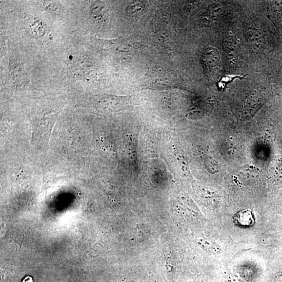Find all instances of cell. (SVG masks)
<instances>
[{
  "label": "cell",
  "instance_id": "obj_3",
  "mask_svg": "<svg viewBox=\"0 0 282 282\" xmlns=\"http://www.w3.org/2000/svg\"><path fill=\"white\" fill-rule=\"evenodd\" d=\"M221 60V56L219 50L214 47L207 48L203 55L205 64L210 69L217 68Z\"/></svg>",
  "mask_w": 282,
  "mask_h": 282
},
{
  "label": "cell",
  "instance_id": "obj_1",
  "mask_svg": "<svg viewBox=\"0 0 282 282\" xmlns=\"http://www.w3.org/2000/svg\"><path fill=\"white\" fill-rule=\"evenodd\" d=\"M58 114L47 113L32 120L31 143L33 146L40 148L47 146Z\"/></svg>",
  "mask_w": 282,
  "mask_h": 282
},
{
  "label": "cell",
  "instance_id": "obj_7",
  "mask_svg": "<svg viewBox=\"0 0 282 282\" xmlns=\"http://www.w3.org/2000/svg\"><path fill=\"white\" fill-rule=\"evenodd\" d=\"M200 245L206 251L214 255H219L221 253L222 249L217 243L210 240H203L199 242Z\"/></svg>",
  "mask_w": 282,
  "mask_h": 282
},
{
  "label": "cell",
  "instance_id": "obj_2",
  "mask_svg": "<svg viewBox=\"0 0 282 282\" xmlns=\"http://www.w3.org/2000/svg\"><path fill=\"white\" fill-rule=\"evenodd\" d=\"M96 44L103 53L112 57H121L132 53V47L124 40L117 39L111 40H95Z\"/></svg>",
  "mask_w": 282,
  "mask_h": 282
},
{
  "label": "cell",
  "instance_id": "obj_5",
  "mask_svg": "<svg viewBox=\"0 0 282 282\" xmlns=\"http://www.w3.org/2000/svg\"><path fill=\"white\" fill-rule=\"evenodd\" d=\"M239 41L236 37L229 35L226 37L224 41V47L227 56L229 58L235 57L237 48H238Z\"/></svg>",
  "mask_w": 282,
  "mask_h": 282
},
{
  "label": "cell",
  "instance_id": "obj_6",
  "mask_svg": "<svg viewBox=\"0 0 282 282\" xmlns=\"http://www.w3.org/2000/svg\"><path fill=\"white\" fill-rule=\"evenodd\" d=\"M106 12L104 4L100 2H96L91 7L92 17L96 21H102Z\"/></svg>",
  "mask_w": 282,
  "mask_h": 282
},
{
  "label": "cell",
  "instance_id": "obj_4",
  "mask_svg": "<svg viewBox=\"0 0 282 282\" xmlns=\"http://www.w3.org/2000/svg\"><path fill=\"white\" fill-rule=\"evenodd\" d=\"M248 41L252 47L259 50L263 46V35L262 31L255 27H249L246 32Z\"/></svg>",
  "mask_w": 282,
  "mask_h": 282
},
{
  "label": "cell",
  "instance_id": "obj_10",
  "mask_svg": "<svg viewBox=\"0 0 282 282\" xmlns=\"http://www.w3.org/2000/svg\"><path fill=\"white\" fill-rule=\"evenodd\" d=\"M275 279L276 282H282V270L277 273Z\"/></svg>",
  "mask_w": 282,
  "mask_h": 282
},
{
  "label": "cell",
  "instance_id": "obj_9",
  "mask_svg": "<svg viewBox=\"0 0 282 282\" xmlns=\"http://www.w3.org/2000/svg\"><path fill=\"white\" fill-rule=\"evenodd\" d=\"M207 11L211 18L217 19L222 13V6L219 3H213L209 6Z\"/></svg>",
  "mask_w": 282,
  "mask_h": 282
},
{
  "label": "cell",
  "instance_id": "obj_11",
  "mask_svg": "<svg viewBox=\"0 0 282 282\" xmlns=\"http://www.w3.org/2000/svg\"><path fill=\"white\" fill-rule=\"evenodd\" d=\"M23 282H33V280L32 277L28 276L24 279Z\"/></svg>",
  "mask_w": 282,
  "mask_h": 282
},
{
  "label": "cell",
  "instance_id": "obj_8",
  "mask_svg": "<svg viewBox=\"0 0 282 282\" xmlns=\"http://www.w3.org/2000/svg\"><path fill=\"white\" fill-rule=\"evenodd\" d=\"M149 81L153 84L158 83V84H161V85L164 84L166 85L171 82V78L167 77L166 74L164 73H154L150 77Z\"/></svg>",
  "mask_w": 282,
  "mask_h": 282
}]
</instances>
